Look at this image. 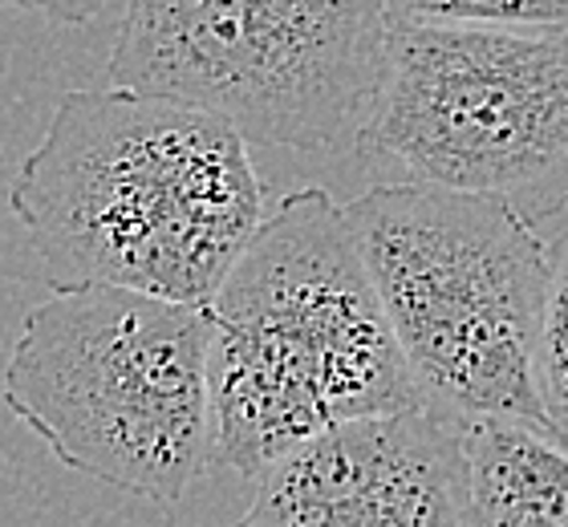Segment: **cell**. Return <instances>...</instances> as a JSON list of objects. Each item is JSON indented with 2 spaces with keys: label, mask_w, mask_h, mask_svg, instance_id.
Listing matches in <instances>:
<instances>
[{
  "label": "cell",
  "mask_w": 568,
  "mask_h": 527,
  "mask_svg": "<svg viewBox=\"0 0 568 527\" xmlns=\"http://www.w3.org/2000/svg\"><path fill=\"white\" fill-rule=\"evenodd\" d=\"M53 288L122 284L212 305L264 223L248 139L200 105L70 90L9 188Z\"/></svg>",
  "instance_id": "6da1fadb"
},
{
  "label": "cell",
  "mask_w": 568,
  "mask_h": 527,
  "mask_svg": "<svg viewBox=\"0 0 568 527\" xmlns=\"http://www.w3.org/2000/svg\"><path fill=\"white\" fill-rule=\"evenodd\" d=\"M207 308L215 463L236 475L256 479L333 422L426 406L325 188L264 215Z\"/></svg>",
  "instance_id": "7a4b0ae2"
},
{
  "label": "cell",
  "mask_w": 568,
  "mask_h": 527,
  "mask_svg": "<svg viewBox=\"0 0 568 527\" xmlns=\"http://www.w3.org/2000/svg\"><path fill=\"white\" fill-rule=\"evenodd\" d=\"M212 308L65 284L24 313L0 398L65 470L179 504L215 467Z\"/></svg>",
  "instance_id": "3957f363"
},
{
  "label": "cell",
  "mask_w": 568,
  "mask_h": 527,
  "mask_svg": "<svg viewBox=\"0 0 568 527\" xmlns=\"http://www.w3.org/2000/svg\"><path fill=\"white\" fill-rule=\"evenodd\" d=\"M345 220L418 389L463 418L552 426L540 398L552 247L508 200L386 179Z\"/></svg>",
  "instance_id": "277c9868"
},
{
  "label": "cell",
  "mask_w": 568,
  "mask_h": 527,
  "mask_svg": "<svg viewBox=\"0 0 568 527\" xmlns=\"http://www.w3.org/2000/svg\"><path fill=\"white\" fill-rule=\"evenodd\" d=\"M390 0H126L110 85L200 105L248 142L357 146L382 94Z\"/></svg>",
  "instance_id": "5b68a950"
},
{
  "label": "cell",
  "mask_w": 568,
  "mask_h": 527,
  "mask_svg": "<svg viewBox=\"0 0 568 527\" xmlns=\"http://www.w3.org/2000/svg\"><path fill=\"white\" fill-rule=\"evenodd\" d=\"M357 154L545 223L568 207V24L394 17Z\"/></svg>",
  "instance_id": "8992f818"
},
{
  "label": "cell",
  "mask_w": 568,
  "mask_h": 527,
  "mask_svg": "<svg viewBox=\"0 0 568 527\" xmlns=\"http://www.w3.org/2000/svg\"><path fill=\"white\" fill-rule=\"evenodd\" d=\"M256 479L232 527H467V418L426 402L333 422Z\"/></svg>",
  "instance_id": "52a82bcc"
},
{
  "label": "cell",
  "mask_w": 568,
  "mask_h": 527,
  "mask_svg": "<svg viewBox=\"0 0 568 527\" xmlns=\"http://www.w3.org/2000/svg\"><path fill=\"white\" fill-rule=\"evenodd\" d=\"M467 527H568V438L557 426L467 418Z\"/></svg>",
  "instance_id": "ba28073f"
},
{
  "label": "cell",
  "mask_w": 568,
  "mask_h": 527,
  "mask_svg": "<svg viewBox=\"0 0 568 527\" xmlns=\"http://www.w3.org/2000/svg\"><path fill=\"white\" fill-rule=\"evenodd\" d=\"M540 398L552 426L568 438V235L552 244V276L540 328Z\"/></svg>",
  "instance_id": "9c48e42d"
},
{
  "label": "cell",
  "mask_w": 568,
  "mask_h": 527,
  "mask_svg": "<svg viewBox=\"0 0 568 527\" xmlns=\"http://www.w3.org/2000/svg\"><path fill=\"white\" fill-rule=\"evenodd\" d=\"M394 17L479 24H568V0H390Z\"/></svg>",
  "instance_id": "30bf717a"
},
{
  "label": "cell",
  "mask_w": 568,
  "mask_h": 527,
  "mask_svg": "<svg viewBox=\"0 0 568 527\" xmlns=\"http://www.w3.org/2000/svg\"><path fill=\"white\" fill-rule=\"evenodd\" d=\"M0 9L33 12L53 24H85L110 9V0H0Z\"/></svg>",
  "instance_id": "8fae6325"
}]
</instances>
